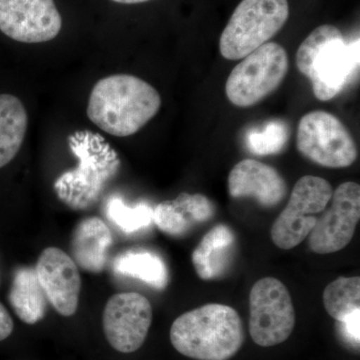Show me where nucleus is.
Wrapping results in <instances>:
<instances>
[{
    "label": "nucleus",
    "mask_w": 360,
    "mask_h": 360,
    "mask_svg": "<svg viewBox=\"0 0 360 360\" xmlns=\"http://www.w3.org/2000/svg\"><path fill=\"white\" fill-rule=\"evenodd\" d=\"M111 243L112 234L103 219H84L75 227L71 238L72 259L85 271L101 274L105 269Z\"/></svg>",
    "instance_id": "obj_16"
},
{
    "label": "nucleus",
    "mask_w": 360,
    "mask_h": 360,
    "mask_svg": "<svg viewBox=\"0 0 360 360\" xmlns=\"http://www.w3.org/2000/svg\"><path fill=\"white\" fill-rule=\"evenodd\" d=\"M14 328V323L11 314L6 307L0 303V341L6 340L11 335Z\"/></svg>",
    "instance_id": "obj_25"
},
{
    "label": "nucleus",
    "mask_w": 360,
    "mask_h": 360,
    "mask_svg": "<svg viewBox=\"0 0 360 360\" xmlns=\"http://www.w3.org/2000/svg\"><path fill=\"white\" fill-rule=\"evenodd\" d=\"M34 270L53 309L63 316L75 314L79 304L82 278L72 257L60 248H45Z\"/></svg>",
    "instance_id": "obj_13"
},
{
    "label": "nucleus",
    "mask_w": 360,
    "mask_h": 360,
    "mask_svg": "<svg viewBox=\"0 0 360 360\" xmlns=\"http://www.w3.org/2000/svg\"><path fill=\"white\" fill-rule=\"evenodd\" d=\"M331 205L317 217L309 236L310 250L317 255L338 252L349 245L360 219V186L341 184L331 196Z\"/></svg>",
    "instance_id": "obj_10"
},
{
    "label": "nucleus",
    "mask_w": 360,
    "mask_h": 360,
    "mask_svg": "<svg viewBox=\"0 0 360 360\" xmlns=\"http://www.w3.org/2000/svg\"><path fill=\"white\" fill-rule=\"evenodd\" d=\"M234 243L236 236L227 225L219 224L208 231L191 255L198 277L212 281L221 276L229 267Z\"/></svg>",
    "instance_id": "obj_17"
},
{
    "label": "nucleus",
    "mask_w": 360,
    "mask_h": 360,
    "mask_svg": "<svg viewBox=\"0 0 360 360\" xmlns=\"http://www.w3.org/2000/svg\"><path fill=\"white\" fill-rule=\"evenodd\" d=\"M296 148L307 160L328 168H345L357 158L349 130L328 111L314 110L298 123Z\"/></svg>",
    "instance_id": "obj_7"
},
{
    "label": "nucleus",
    "mask_w": 360,
    "mask_h": 360,
    "mask_svg": "<svg viewBox=\"0 0 360 360\" xmlns=\"http://www.w3.org/2000/svg\"><path fill=\"white\" fill-rule=\"evenodd\" d=\"M215 208L210 198L200 193H180L172 200L162 201L153 210V221L161 231L182 236L195 224L214 217Z\"/></svg>",
    "instance_id": "obj_15"
},
{
    "label": "nucleus",
    "mask_w": 360,
    "mask_h": 360,
    "mask_svg": "<svg viewBox=\"0 0 360 360\" xmlns=\"http://www.w3.org/2000/svg\"><path fill=\"white\" fill-rule=\"evenodd\" d=\"M8 300L15 314L25 323H37L46 314L49 300L32 267L16 270Z\"/></svg>",
    "instance_id": "obj_18"
},
{
    "label": "nucleus",
    "mask_w": 360,
    "mask_h": 360,
    "mask_svg": "<svg viewBox=\"0 0 360 360\" xmlns=\"http://www.w3.org/2000/svg\"><path fill=\"white\" fill-rule=\"evenodd\" d=\"M288 139V125L281 120H274L262 130H251L246 136V146L257 155H276L283 150Z\"/></svg>",
    "instance_id": "obj_23"
},
{
    "label": "nucleus",
    "mask_w": 360,
    "mask_h": 360,
    "mask_svg": "<svg viewBox=\"0 0 360 360\" xmlns=\"http://www.w3.org/2000/svg\"><path fill=\"white\" fill-rule=\"evenodd\" d=\"M23 103L13 94H0V168L18 155L27 131Z\"/></svg>",
    "instance_id": "obj_19"
},
{
    "label": "nucleus",
    "mask_w": 360,
    "mask_h": 360,
    "mask_svg": "<svg viewBox=\"0 0 360 360\" xmlns=\"http://www.w3.org/2000/svg\"><path fill=\"white\" fill-rule=\"evenodd\" d=\"M68 146L78 158V165L61 175L54 191L59 200L75 210L96 205L120 167L115 149L101 135L80 130L68 137Z\"/></svg>",
    "instance_id": "obj_4"
},
{
    "label": "nucleus",
    "mask_w": 360,
    "mask_h": 360,
    "mask_svg": "<svg viewBox=\"0 0 360 360\" xmlns=\"http://www.w3.org/2000/svg\"><path fill=\"white\" fill-rule=\"evenodd\" d=\"M229 191L231 198H252L264 207H274L285 198L288 186L276 168L248 158L232 168Z\"/></svg>",
    "instance_id": "obj_14"
},
{
    "label": "nucleus",
    "mask_w": 360,
    "mask_h": 360,
    "mask_svg": "<svg viewBox=\"0 0 360 360\" xmlns=\"http://www.w3.org/2000/svg\"><path fill=\"white\" fill-rule=\"evenodd\" d=\"M158 90L130 75H113L98 80L90 92L86 113L90 122L117 137L134 135L160 110Z\"/></svg>",
    "instance_id": "obj_1"
},
{
    "label": "nucleus",
    "mask_w": 360,
    "mask_h": 360,
    "mask_svg": "<svg viewBox=\"0 0 360 360\" xmlns=\"http://www.w3.org/2000/svg\"><path fill=\"white\" fill-rule=\"evenodd\" d=\"M112 269L116 274L139 279L155 290H165L169 281L165 260L150 250H127L120 253L113 260Z\"/></svg>",
    "instance_id": "obj_20"
},
{
    "label": "nucleus",
    "mask_w": 360,
    "mask_h": 360,
    "mask_svg": "<svg viewBox=\"0 0 360 360\" xmlns=\"http://www.w3.org/2000/svg\"><path fill=\"white\" fill-rule=\"evenodd\" d=\"M63 18L53 0H0V32L23 44L56 39Z\"/></svg>",
    "instance_id": "obj_12"
},
{
    "label": "nucleus",
    "mask_w": 360,
    "mask_h": 360,
    "mask_svg": "<svg viewBox=\"0 0 360 360\" xmlns=\"http://www.w3.org/2000/svg\"><path fill=\"white\" fill-rule=\"evenodd\" d=\"M245 340L238 312L220 303H208L180 315L170 328L172 347L195 360L231 359Z\"/></svg>",
    "instance_id": "obj_2"
},
{
    "label": "nucleus",
    "mask_w": 360,
    "mask_h": 360,
    "mask_svg": "<svg viewBox=\"0 0 360 360\" xmlns=\"http://www.w3.org/2000/svg\"><path fill=\"white\" fill-rule=\"evenodd\" d=\"M296 66L311 82L314 96L328 101L342 91L359 66V41L348 44L335 26L315 28L298 47Z\"/></svg>",
    "instance_id": "obj_3"
},
{
    "label": "nucleus",
    "mask_w": 360,
    "mask_h": 360,
    "mask_svg": "<svg viewBox=\"0 0 360 360\" xmlns=\"http://www.w3.org/2000/svg\"><path fill=\"white\" fill-rule=\"evenodd\" d=\"M333 193L330 184L322 177L304 175L298 179L288 205L272 225V243L284 250L300 245L314 229L316 214L326 210Z\"/></svg>",
    "instance_id": "obj_8"
},
{
    "label": "nucleus",
    "mask_w": 360,
    "mask_h": 360,
    "mask_svg": "<svg viewBox=\"0 0 360 360\" xmlns=\"http://www.w3.org/2000/svg\"><path fill=\"white\" fill-rule=\"evenodd\" d=\"M295 326V310L290 291L279 279L264 277L250 295V333L262 347L288 340Z\"/></svg>",
    "instance_id": "obj_9"
},
{
    "label": "nucleus",
    "mask_w": 360,
    "mask_h": 360,
    "mask_svg": "<svg viewBox=\"0 0 360 360\" xmlns=\"http://www.w3.org/2000/svg\"><path fill=\"white\" fill-rule=\"evenodd\" d=\"M105 213L116 227L127 234L146 229L153 221V210L150 206L146 203L129 206L117 198L108 200Z\"/></svg>",
    "instance_id": "obj_22"
},
{
    "label": "nucleus",
    "mask_w": 360,
    "mask_h": 360,
    "mask_svg": "<svg viewBox=\"0 0 360 360\" xmlns=\"http://www.w3.org/2000/svg\"><path fill=\"white\" fill-rule=\"evenodd\" d=\"M153 316V307L146 296L136 292L112 295L103 310L106 340L122 354L136 352L148 338Z\"/></svg>",
    "instance_id": "obj_11"
},
{
    "label": "nucleus",
    "mask_w": 360,
    "mask_h": 360,
    "mask_svg": "<svg viewBox=\"0 0 360 360\" xmlns=\"http://www.w3.org/2000/svg\"><path fill=\"white\" fill-rule=\"evenodd\" d=\"M112 1L122 4H142V2L149 1V0H112Z\"/></svg>",
    "instance_id": "obj_26"
},
{
    "label": "nucleus",
    "mask_w": 360,
    "mask_h": 360,
    "mask_svg": "<svg viewBox=\"0 0 360 360\" xmlns=\"http://www.w3.org/2000/svg\"><path fill=\"white\" fill-rule=\"evenodd\" d=\"M288 16V0H243L220 35V53L229 60L245 58L276 37Z\"/></svg>",
    "instance_id": "obj_5"
},
{
    "label": "nucleus",
    "mask_w": 360,
    "mask_h": 360,
    "mask_svg": "<svg viewBox=\"0 0 360 360\" xmlns=\"http://www.w3.org/2000/svg\"><path fill=\"white\" fill-rule=\"evenodd\" d=\"M288 52L276 42H267L243 58L225 84L227 98L238 108H250L278 89L288 75Z\"/></svg>",
    "instance_id": "obj_6"
},
{
    "label": "nucleus",
    "mask_w": 360,
    "mask_h": 360,
    "mask_svg": "<svg viewBox=\"0 0 360 360\" xmlns=\"http://www.w3.org/2000/svg\"><path fill=\"white\" fill-rule=\"evenodd\" d=\"M322 297L326 312L338 322L345 321L360 309V277H338L324 288Z\"/></svg>",
    "instance_id": "obj_21"
},
{
    "label": "nucleus",
    "mask_w": 360,
    "mask_h": 360,
    "mask_svg": "<svg viewBox=\"0 0 360 360\" xmlns=\"http://www.w3.org/2000/svg\"><path fill=\"white\" fill-rule=\"evenodd\" d=\"M360 309L348 315L347 319L340 321L341 333L350 343L359 347V321Z\"/></svg>",
    "instance_id": "obj_24"
}]
</instances>
